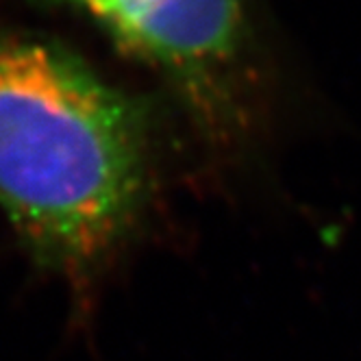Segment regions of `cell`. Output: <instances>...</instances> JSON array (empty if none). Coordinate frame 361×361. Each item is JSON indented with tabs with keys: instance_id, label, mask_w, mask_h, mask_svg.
<instances>
[{
	"instance_id": "cell-1",
	"label": "cell",
	"mask_w": 361,
	"mask_h": 361,
	"mask_svg": "<svg viewBox=\"0 0 361 361\" xmlns=\"http://www.w3.org/2000/svg\"><path fill=\"white\" fill-rule=\"evenodd\" d=\"M157 188L146 114L57 44L0 35V214L74 288L140 231Z\"/></svg>"
},
{
	"instance_id": "cell-2",
	"label": "cell",
	"mask_w": 361,
	"mask_h": 361,
	"mask_svg": "<svg viewBox=\"0 0 361 361\" xmlns=\"http://www.w3.org/2000/svg\"><path fill=\"white\" fill-rule=\"evenodd\" d=\"M183 85L207 114L240 42L238 0H59Z\"/></svg>"
}]
</instances>
